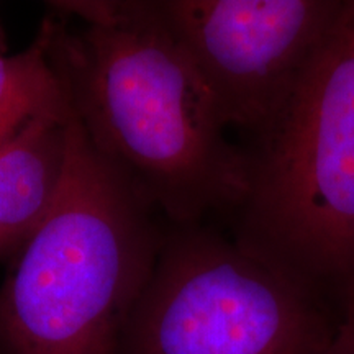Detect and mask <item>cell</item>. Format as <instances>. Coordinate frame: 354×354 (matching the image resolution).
I'll return each mask as SVG.
<instances>
[{
	"label": "cell",
	"instance_id": "5b68a950",
	"mask_svg": "<svg viewBox=\"0 0 354 354\" xmlns=\"http://www.w3.org/2000/svg\"><path fill=\"white\" fill-rule=\"evenodd\" d=\"M225 125L261 138L344 0H159Z\"/></svg>",
	"mask_w": 354,
	"mask_h": 354
},
{
	"label": "cell",
	"instance_id": "3957f363",
	"mask_svg": "<svg viewBox=\"0 0 354 354\" xmlns=\"http://www.w3.org/2000/svg\"><path fill=\"white\" fill-rule=\"evenodd\" d=\"M243 250L342 300L354 281V0L250 156Z\"/></svg>",
	"mask_w": 354,
	"mask_h": 354
},
{
	"label": "cell",
	"instance_id": "6da1fadb",
	"mask_svg": "<svg viewBox=\"0 0 354 354\" xmlns=\"http://www.w3.org/2000/svg\"><path fill=\"white\" fill-rule=\"evenodd\" d=\"M48 59L88 143L172 227L238 210L250 156L227 138L209 87L159 0L51 2Z\"/></svg>",
	"mask_w": 354,
	"mask_h": 354
},
{
	"label": "cell",
	"instance_id": "8992f818",
	"mask_svg": "<svg viewBox=\"0 0 354 354\" xmlns=\"http://www.w3.org/2000/svg\"><path fill=\"white\" fill-rule=\"evenodd\" d=\"M69 117L35 118L0 148V259L19 253L56 201Z\"/></svg>",
	"mask_w": 354,
	"mask_h": 354
},
{
	"label": "cell",
	"instance_id": "ba28073f",
	"mask_svg": "<svg viewBox=\"0 0 354 354\" xmlns=\"http://www.w3.org/2000/svg\"><path fill=\"white\" fill-rule=\"evenodd\" d=\"M326 354H354V281L343 292L342 317Z\"/></svg>",
	"mask_w": 354,
	"mask_h": 354
},
{
	"label": "cell",
	"instance_id": "277c9868",
	"mask_svg": "<svg viewBox=\"0 0 354 354\" xmlns=\"http://www.w3.org/2000/svg\"><path fill=\"white\" fill-rule=\"evenodd\" d=\"M342 302L214 230L172 227L120 354H326Z\"/></svg>",
	"mask_w": 354,
	"mask_h": 354
},
{
	"label": "cell",
	"instance_id": "9c48e42d",
	"mask_svg": "<svg viewBox=\"0 0 354 354\" xmlns=\"http://www.w3.org/2000/svg\"><path fill=\"white\" fill-rule=\"evenodd\" d=\"M0 55H7V35L2 20H0Z\"/></svg>",
	"mask_w": 354,
	"mask_h": 354
},
{
	"label": "cell",
	"instance_id": "7a4b0ae2",
	"mask_svg": "<svg viewBox=\"0 0 354 354\" xmlns=\"http://www.w3.org/2000/svg\"><path fill=\"white\" fill-rule=\"evenodd\" d=\"M73 110L63 183L0 286V354H120L166 232Z\"/></svg>",
	"mask_w": 354,
	"mask_h": 354
},
{
	"label": "cell",
	"instance_id": "52a82bcc",
	"mask_svg": "<svg viewBox=\"0 0 354 354\" xmlns=\"http://www.w3.org/2000/svg\"><path fill=\"white\" fill-rule=\"evenodd\" d=\"M68 117L71 107L48 59L41 28L26 50L0 55V148L35 118Z\"/></svg>",
	"mask_w": 354,
	"mask_h": 354
}]
</instances>
